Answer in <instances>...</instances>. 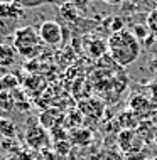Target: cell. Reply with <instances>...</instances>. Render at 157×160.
Instances as JSON below:
<instances>
[{"label":"cell","mask_w":157,"mask_h":160,"mask_svg":"<svg viewBox=\"0 0 157 160\" xmlns=\"http://www.w3.org/2000/svg\"><path fill=\"white\" fill-rule=\"evenodd\" d=\"M14 47L24 58H36L41 52V37L34 27H17L14 32Z\"/></svg>","instance_id":"obj_2"},{"label":"cell","mask_w":157,"mask_h":160,"mask_svg":"<svg viewBox=\"0 0 157 160\" xmlns=\"http://www.w3.org/2000/svg\"><path fill=\"white\" fill-rule=\"evenodd\" d=\"M107 42H108L110 58L120 68H127L130 64H133L139 59V56H140V49H142L140 42L127 29L112 34Z\"/></svg>","instance_id":"obj_1"},{"label":"cell","mask_w":157,"mask_h":160,"mask_svg":"<svg viewBox=\"0 0 157 160\" xmlns=\"http://www.w3.org/2000/svg\"><path fill=\"white\" fill-rule=\"evenodd\" d=\"M17 105L14 93H0V108L3 111H12L14 106Z\"/></svg>","instance_id":"obj_14"},{"label":"cell","mask_w":157,"mask_h":160,"mask_svg":"<svg viewBox=\"0 0 157 160\" xmlns=\"http://www.w3.org/2000/svg\"><path fill=\"white\" fill-rule=\"evenodd\" d=\"M108 51V42L103 41V39H93L91 44L88 46V54L93 56V58H100Z\"/></svg>","instance_id":"obj_11"},{"label":"cell","mask_w":157,"mask_h":160,"mask_svg":"<svg viewBox=\"0 0 157 160\" xmlns=\"http://www.w3.org/2000/svg\"><path fill=\"white\" fill-rule=\"evenodd\" d=\"M137 133L140 135L144 143H147V142H154L155 143V137H157L155 122H152V120H144V122H140L137 127Z\"/></svg>","instance_id":"obj_7"},{"label":"cell","mask_w":157,"mask_h":160,"mask_svg":"<svg viewBox=\"0 0 157 160\" xmlns=\"http://www.w3.org/2000/svg\"><path fill=\"white\" fill-rule=\"evenodd\" d=\"M133 34L135 37H137V41L140 42V41H145L147 37H149V27H145V25H142V24H137V25H133V29L130 31Z\"/></svg>","instance_id":"obj_15"},{"label":"cell","mask_w":157,"mask_h":160,"mask_svg":"<svg viewBox=\"0 0 157 160\" xmlns=\"http://www.w3.org/2000/svg\"><path fill=\"white\" fill-rule=\"evenodd\" d=\"M154 106L155 105L152 103V99H149L147 96H142V94H135L128 103L130 111H132L135 116H147Z\"/></svg>","instance_id":"obj_6"},{"label":"cell","mask_w":157,"mask_h":160,"mask_svg":"<svg viewBox=\"0 0 157 160\" xmlns=\"http://www.w3.org/2000/svg\"><path fill=\"white\" fill-rule=\"evenodd\" d=\"M155 145H157V137H155Z\"/></svg>","instance_id":"obj_20"},{"label":"cell","mask_w":157,"mask_h":160,"mask_svg":"<svg viewBox=\"0 0 157 160\" xmlns=\"http://www.w3.org/2000/svg\"><path fill=\"white\" fill-rule=\"evenodd\" d=\"M118 143H120V148L123 150V152H137V150H140L144 140L135 130L128 128V130H123V132L120 133Z\"/></svg>","instance_id":"obj_5"},{"label":"cell","mask_w":157,"mask_h":160,"mask_svg":"<svg viewBox=\"0 0 157 160\" xmlns=\"http://www.w3.org/2000/svg\"><path fill=\"white\" fill-rule=\"evenodd\" d=\"M19 86V81L14 74H5L0 78V93H12Z\"/></svg>","instance_id":"obj_12"},{"label":"cell","mask_w":157,"mask_h":160,"mask_svg":"<svg viewBox=\"0 0 157 160\" xmlns=\"http://www.w3.org/2000/svg\"><path fill=\"white\" fill-rule=\"evenodd\" d=\"M24 10L20 2H0V20L5 22H17L24 17Z\"/></svg>","instance_id":"obj_4"},{"label":"cell","mask_w":157,"mask_h":160,"mask_svg":"<svg viewBox=\"0 0 157 160\" xmlns=\"http://www.w3.org/2000/svg\"><path fill=\"white\" fill-rule=\"evenodd\" d=\"M76 3H63V5H59L61 8V15L64 17L66 20L69 22H73V20L78 19V10H76Z\"/></svg>","instance_id":"obj_13"},{"label":"cell","mask_w":157,"mask_h":160,"mask_svg":"<svg viewBox=\"0 0 157 160\" xmlns=\"http://www.w3.org/2000/svg\"><path fill=\"white\" fill-rule=\"evenodd\" d=\"M147 27H149V31L154 36H157V8L147 15Z\"/></svg>","instance_id":"obj_16"},{"label":"cell","mask_w":157,"mask_h":160,"mask_svg":"<svg viewBox=\"0 0 157 160\" xmlns=\"http://www.w3.org/2000/svg\"><path fill=\"white\" fill-rule=\"evenodd\" d=\"M0 135L7 140H14L15 138V123L10 118H0Z\"/></svg>","instance_id":"obj_10"},{"label":"cell","mask_w":157,"mask_h":160,"mask_svg":"<svg viewBox=\"0 0 157 160\" xmlns=\"http://www.w3.org/2000/svg\"><path fill=\"white\" fill-rule=\"evenodd\" d=\"M150 66H152V71L157 72V58H154V59L150 61Z\"/></svg>","instance_id":"obj_19"},{"label":"cell","mask_w":157,"mask_h":160,"mask_svg":"<svg viewBox=\"0 0 157 160\" xmlns=\"http://www.w3.org/2000/svg\"><path fill=\"white\" fill-rule=\"evenodd\" d=\"M25 142L34 147V148H39L41 145L46 143V133L41 127H32L25 132Z\"/></svg>","instance_id":"obj_8"},{"label":"cell","mask_w":157,"mask_h":160,"mask_svg":"<svg viewBox=\"0 0 157 160\" xmlns=\"http://www.w3.org/2000/svg\"><path fill=\"white\" fill-rule=\"evenodd\" d=\"M17 51L14 46L8 44H0V68H8L15 62Z\"/></svg>","instance_id":"obj_9"},{"label":"cell","mask_w":157,"mask_h":160,"mask_svg":"<svg viewBox=\"0 0 157 160\" xmlns=\"http://www.w3.org/2000/svg\"><path fill=\"white\" fill-rule=\"evenodd\" d=\"M22 3V7L24 8H34V7H41V5H44V2H27V0H24V2H20Z\"/></svg>","instance_id":"obj_18"},{"label":"cell","mask_w":157,"mask_h":160,"mask_svg":"<svg viewBox=\"0 0 157 160\" xmlns=\"http://www.w3.org/2000/svg\"><path fill=\"white\" fill-rule=\"evenodd\" d=\"M39 37L44 44L54 47V46H59L63 42V27L56 22V20H46L39 25Z\"/></svg>","instance_id":"obj_3"},{"label":"cell","mask_w":157,"mask_h":160,"mask_svg":"<svg viewBox=\"0 0 157 160\" xmlns=\"http://www.w3.org/2000/svg\"><path fill=\"white\" fill-rule=\"evenodd\" d=\"M149 91H150V99H152V103L157 106V81L155 83H152L149 84Z\"/></svg>","instance_id":"obj_17"}]
</instances>
